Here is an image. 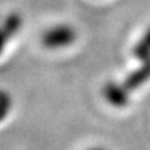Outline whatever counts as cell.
Returning <instances> with one entry per match:
<instances>
[{
  "mask_svg": "<svg viewBox=\"0 0 150 150\" xmlns=\"http://www.w3.org/2000/svg\"><path fill=\"white\" fill-rule=\"evenodd\" d=\"M78 38L76 29L67 23L55 24L48 28L41 35V44L46 49L58 50L73 45Z\"/></svg>",
  "mask_w": 150,
  "mask_h": 150,
  "instance_id": "6da1fadb",
  "label": "cell"
},
{
  "mask_svg": "<svg viewBox=\"0 0 150 150\" xmlns=\"http://www.w3.org/2000/svg\"><path fill=\"white\" fill-rule=\"evenodd\" d=\"M130 91L123 83L110 80L103 86V96L108 104L114 108H124L130 101Z\"/></svg>",
  "mask_w": 150,
  "mask_h": 150,
  "instance_id": "7a4b0ae2",
  "label": "cell"
},
{
  "mask_svg": "<svg viewBox=\"0 0 150 150\" xmlns=\"http://www.w3.org/2000/svg\"><path fill=\"white\" fill-rule=\"evenodd\" d=\"M139 63V67L130 71L123 80V84L130 93L144 86L148 81H150V59Z\"/></svg>",
  "mask_w": 150,
  "mask_h": 150,
  "instance_id": "3957f363",
  "label": "cell"
},
{
  "mask_svg": "<svg viewBox=\"0 0 150 150\" xmlns=\"http://www.w3.org/2000/svg\"><path fill=\"white\" fill-rule=\"evenodd\" d=\"M0 25H1L4 31L6 33L8 36L10 38V40H11L21 30V28H23V18H21L20 14L16 13V11L9 13L6 16H4L1 19Z\"/></svg>",
  "mask_w": 150,
  "mask_h": 150,
  "instance_id": "277c9868",
  "label": "cell"
},
{
  "mask_svg": "<svg viewBox=\"0 0 150 150\" xmlns=\"http://www.w3.org/2000/svg\"><path fill=\"white\" fill-rule=\"evenodd\" d=\"M133 55L138 62L150 59V26L146 28L142 38L133 46Z\"/></svg>",
  "mask_w": 150,
  "mask_h": 150,
  "instance_id": "5b68a950",
  "label": "cell"
},
{
  "mask_svg": "<svg viewBox=\"0 0 150 150\" xmlns=\"http://www.w3.org/2000/svg\"><path fill=\"white\" fill-rule=\"evenodd\" d=\"M13 109V98L6 90L0 89V123L8 118Z\"/></svg>",
  "mask_w": 150,
  "mask_h": 150,
  "instance_id": "8992f818",
  "label": "cell"
},
{
  "mask_svg": "<svg viewBox=\"0 0 150 150\" xmlns=\"http://www.w3.org/2000/svg\"><path fill=\"white\" fill-rule=\"evenodd\" d=\"M9 41H10V38L8 36V34L4 31L1 25H0V55L4 53V50H5V48H6V45H8Z\"/></svg>",
  "mask_w": 150,
  "mask_h": 150,
  "instance_id": "52a82bcc",
  "label": "cell"
},
{
  "mask_svg": "<svg viewBox=\"0 0 150 150\" xmlns=\"http://www.w3.org/2000/svg\"><path fill=\"white\" fill-rule=\"evenodd\" d=\"M88 150H106V149L100 148V146H95V148H90V149H88Z\"/></svg>",
  "mask_w": 150,
  "mask_h": 150,
  "instance_id": "ba28073f",
  "label": "cell"
},
{
  "mask_svg": "<svg viewBox=\"0 0 150 150\" xmlns=\"http://www.w3.org/2000/svg\"><path fill=\"white\" fill-rule=\"evenodd\" d=\"M1 19H3V18H1V16H0V23H1Z\"/></svg>",
  "mask_w": 150,
  "mask_h": 150,
  "instance_id": "9c48e42d",
  "label": "cell"
}]
</instances>
